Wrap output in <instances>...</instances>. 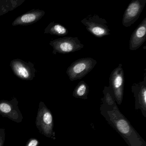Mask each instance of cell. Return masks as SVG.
<instances>
[{"instance_id":"cell-8","label":"cell","mask_w":146,"mask_h":146,"mask_svg":"<svg viewBox=\"0 0 146 146\" xmlns=\"http://www.w3.org/2000/svg\"><path fill=\"white\" fill-rule=\"evenodd\" d=\"M42 10H32L17 17L12 23L13 26H27L38 22L44 16Z\"/></svg>"},{"instance_id":"cell-7","label":"cell","mask_w":146,"mask_h":146,"mask_svg":"<svg viewBox=\"0 0 146 146\" xmlns=\"http://www.w3.org/2000/svg\"><path fill=\"white\" fill-rule=\"evenodd\" d=\"M146 40V17L132 33L129 43V48L135 51L143 45Z\"/></svg>"},{"instance_id":"cell-4","label":"cell","mask_w":146,"mask_h":146,"mask_svg":"<svg viewBox=\"0 0 146 146\" xmlns=\"http://www.w3.org/2000/svg\"><path fill=\"white\" fill-rule=\"evenodd\" d=\"M10 66L13 73L20 79L31 81L35 77L36 70L34 64L30 61L26 62L20 59H15L11 61Z\"/></svg>"},{"instance_id":"cell-5","label":"cell","mask_w":146,"mask_h":146,"mask_svg":"<svg viewBox=\"0 0 146 146\" xmlns=\"http://www.w3.org/2000/svg\"><path fill=\"white\" fill-rule=\"evenodd\" d=\"M146 4V0H133L125 11L122 24L128 28L134 23L140 17Z\"/></svg>"},{"instance_id":"cell-9","label":"cell","mask_w":146,"mask_h":146,"mask_svg":"<svg viewBox=\"0 0 146 146\" xmlns=\"http://www.w3.org/2000/svg\"><path fill=\"white\" fill-rule=\"evenodd\" d=\"M52 117L50 112L45 108L39 107L36 117V124L40 131L44 134L48 133V127L52 123Z\"/></svg>"},{"instance_id":"cell-11","label":"cell","mask_w":146,"mask_h":146,"mask_svg":"<svg viewBox=\"0 0 146 146\" xmlns=\"http://www.w3.org/2000/svg\"><path fill=\"white\" fill-rule=\"evenodd\" d=\"M13 100L12 101H0V113L5 116H8L11 118V115L13 112H14L13 110Z\"/></svg>"},{"instance_id":"cell-2","label":"cell","mask_w":146,"mask_h":146,"mask_svg":"<svg viewBox=\"0 0 146 146\" xmlns=\"http://www.w3.org/2000/svg\"><path fill=\"white\" fill-rule=\"evenodd\" d=\"M81 23L86 27L87 31L96 37L101 38L110 35V30L106 19L96 14L89 15Z\"/></svg>"},{"instance_id":"cell-1","label":"cell","mask_w":146,"mask_h":146,"mask_svg":"<svg viewBox=\"0 0 146 146\" xmlns=\"http://www.w3.org/2000/svg\"><path fill=\"white\" fill-rule=\"evenodd\" d=\"M96 64L97 61L92 58L79 59L68 67L66 73L71 81L79 80L90 72Z\"/></svg>"},{"instance_id":"cell-6","label":"cell","mask_w":146,"mask_h":146,"mask_svg":"<svg viewBox=\"0 0 146 146\" xmlns=\"http://www.w3.org/2000/svg\"><path fill=\"white\" fill-rule=\"evenodd\" d=\"M110 87L118 100H121L124 84V73L122 64H119L111 72L109 77Z\"/></svg>"},{"instance_id":"cell-14","label":"cell","mask_w":146,"mask_h":146,"mask_svg":"<svg viewBox=\"0 0 146 146\" xmlns=\"http://www.w3.org/2000/svg\"><path fill=\"white\" fill-rule=\"evenodd\" d=\"M39 144V141L35 138L31 139L26 146H37Z\"/></svg>"},{"instance_id":"cell-15","label":"cell","mask_w":146,"mask_h":146,"mask_svg":"<svg viewBox=\"0 0 146 146\" xmlns=\"http://www.w3.org/2000/svg\"><path fill=\"white\" fill-rule=\"evenodd\" d=\"M3 143H4L3 139L2 137H1L0 136V146H3Z\"/></svg>"},{"instance_id":"cell-12","label":"cell","mask_w":146,"mask_h":146,"mask_svg":"<svg viewBox=\"0 0 146 146\" xmlns=\"http://www.w3.org/2000/svg\"><path fill=\"white\" fill-rule=\"evenodd\" d=\"M88 84L84 81H81L76 87L74 90V94L80 97L85 96L88 92Z\"/></svg>"},{"instance_id":"cell-3","label":"cell","mask_w":146,"mask_h":146,"mask_svg":"<svg viewBox=\"0 0 146 146\" xmlns=\"http://www.w3.org/2000/svg\"><path fill=\"white\" fill-rule=\"evenodd\" d=\"M53 48V54H62L73 53L83 48L84 45L81 43L78 37L70 36L58 38L51 41L49 43Z\"/></svg>"},{"instance_id":"cell-10","label":"cell","mask_w":146,"mask_h":146,"mask_svg":"<svg viewBox=\"0 0 146 146\" xmlns=\"http://www.w3.org/2000/svg\"><path fill=\"white\" fill-rule=\"evenodd\" d=\"M44 34L64 36L68 34V30L60 24L53 22L50 23L45 29Z\"/></svg>"},{"instance_id":"cell-13","label":"cell","mask_w":146,"mask_h":146,"mask_svg":"<svg viewBox=\"0 0 146 146\" xmlns=\"http://www.w3.org/2000/svg\"><path fill=\"white\" fill-rule=\"evenodd\" d=\"M119 130L123 134L128 133L129 130V125L126 121L124 120H120L118 121L117 124Z\"/></svg>"}]
</instances>
